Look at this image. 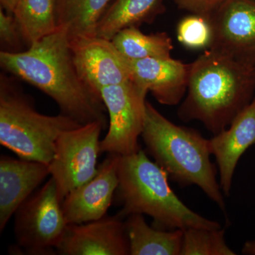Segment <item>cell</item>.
<instances>
[{
  "instance_id": "cell-1",
  "label": "cell",
  "mask_w": 255,
  "mask_h": 255,
  "mask_svg": "<svg viewBox=\"0 0 255 255\" xmlns=\"http://www.w3.org/2000/svg\"><path fill=\"white\" fill-rule=\"evenodd\" d=\"M1 68L39 89L64 114L82 125L100 122L107 127V112L100 94L79 75L66 28L33 43L24 51L0 52Z\"/></svg>"
},
{
  "instance_id": "cell-2",
  "label": "cell",
  "mask_w": 255,
  "mask_h": 255,
  "mask_svg": "<svg viewBox=\"0 0 255 255\" xmlns=\"http://www.w3.org/2000/svg\"><path fill=\"white\" fill-rule=\"evenodd\" d=\"M255 93L254 67L208 49L190 63L187 96L178 116L186 122L199 121L216 135L251 104Z\"/></svg>"
},
{
  "instance_id": "cell-3",
  "label": "cell",
  "mask_w": 255,
  "mask_h": 255,
  "mask_svg": "<svg viewBox=\"0 0 255 255\" xmlns=\"http://www.w3.org/2000/svg\"><path fill=\"white\" fill-rule=\"evenodd\" d=\"M141 137L149 155L172 180L184 187L198 186L226 212L217 169L210 159L209 139L172 123L147 101Z\"/></svg>"
},
{
  "instance_id": "cell-4",
  "label": "cell",
  "mask_w": 255,
  "mask_h": 255,
  "mask_svg": "<svg viewBox=\"0 0 255 255\" xmlns=\"http://www.w3.org/2000/svg\"><path fill=\"white\" fill-rule=\"evenodd\" d=\"M122 217L146 214L154 220V227L162 230L190 228H221L219 223L194 212L171 189L168 174L148 158L141 148L135 153L119 156L117 162Z\"/></svg>"
},
{
  "instance_id": "cell-5",
  "label": "cell",
  "mask_w": 255,
  "mask_h": 255,
  "mask_svg": "<svg viewBox=\"0 0 255 255\" xmlns=\"http://www.w3.org/2000/svg\"><path fill=\"white\" fill-rule=\"evenodd\" d=\"M16 87L1 75L0 144L19 158L49 164L60 134L82 124L64 114H40L31 100Z\"/></svg>"
},
{
  "instance_id": "cell-6",
  "label": "cell",
  "mask_w": 255,
  "mask_h": 255,
  "mask_svg": "<svg viewBox=\"0 0 255 255\" xmlns=\"http://www.w3.org/2000/svg\"><path fill=\"white\" fill-rule=\"evenodd\" d=\"M14 216L15 238L21 251L33 255L56 253L68 223L53 178L23 202Z\"/></svg>"
},
{
  "instance_id": "cell-7",
  "label": "cell",
  "mask_w": 255,
  "mask_h": 255,
  "mask_svg": "<svg viewBox=\"0 0 255 255\" xmlns=\"http://www.w3.org/2000/svg\"><path fill=\"white\" fill-rule=\"evenodd\" d=\"M105 128L100 122H92L65 130L57 139L49 169L61 203L97 174L100 135Z\"/></svg>"
},
{
  "instance_id": "cell-8",
  "label": "cell",
  "mask_w": 255,
  "mask_h": 255,
  "mask_svg": "<svg viewBox=\"0 0 255 255\" xmlns=\"http://www.w3.org/2000/svg\"><path fill=\"white\" fill-rule=\"evenodd\" d=\"M147 94L131 80L101 90L110 127L101 140L100 153L125 156L140 150L138 138L143 128Z\"/></svg>"
},
{
  "instance_id": "cell-9",
  "label": "cell",
  "mask_w": 255,
  "mask_h": 255,
  "mask_svg": "<svg viewBox=\"0 0 255 255\" xmlns=\"http://www.w3.org/2000/svg\"><path fill=\"white\" fill-rule=\"evenodd\" d=\"M209 20L208 49L255 68V0H225Z\"/></svg>"
},
{
  "instance_id": "cell-10",
  "label": "cell",
  "mask_w": 255,
  "mask_h": 255,
  "mask_svg": "<svg viewBox=\"0 0 255 255\" xmlns=\"http://www.w3.org/2000/svg\"><path fill=\"white\" fill-rule=\"evenodd\" d=\"M74 61L80 78L100 94L102 88L131 80L129 60L112 40L97 36L70 38Z\"/></svg>"
},
{
  "instance_id": "cell-11",
  "label": "cell",
  "mask_w": 255,
  "mask_h": 255,
  "mask_svg": "<svg viewBox=\"0 0 255 255\" xmlns=\"http://www.w3.org/2000/svg\"><path fill=\"white\" fill-rule=\"evenodd\" d=\"M123 217L119 214L81 224H68L57 254L128 255L130 248Z\"/></svg>"
},
{
  "instance_id": "cell-12",
  "label": "cell",
  "mask_w": 255,
  "mask_h": 255,
  "mask_svg": "<svg viewBox=\"0 0 255 255\" xmlns=\"http://www.w3.org/2000/svg\"><path fill=\"white\" fill-rule=\"evenodd\" d=\"M118 157L109 154L94 177L65 196L62 209L68 224H81L107 216L119 186Z\"/></svg>"
},
{
  "instance_id": "cell-13",
  "label": "cell",
  "mask_w": 255,
  "mask_h": 255,
  "mask_svg": "<svg viewBox=\"0 0 255 255\" xmlns=\"http://www.w3.org/2000/svg\"><path fill=\"white\" fill-rule=\"evenodd\" d=\"M131 81L161 105H177L187 91L190 64L169 58L130 61Z\"/></svg>"
},
{
  "instance_id": "cell-14",
  "label": "cell",
  "mask_w": 255,
  "mask_h": 255,
  "mask_svg": "<svg viewBox=\"0 0 255 255\" xmlns=\"http://www.w3.org/2000/svg\"><path fill=\"white\" fill-rule=\"evenodd\" d=\"M49 175V164L1 156L0 232L4 231L18 208Z\"/></svg>"
},
{
  "instance_id": "cell-15",
  "label": "cell",
  "mask_w": 255,
  "mask_h": 255,
  "mask_svg": "<svg viewBox=\"0 0 255 255\" xmlns=\"http://www.w3.org/2000/svg\"><path fill=\"white\" fill-rule=\"evenodd\" d=\"M255 144V96L227 128L209 139L211 155L216 157L220 185L225 195L231 194L233 174L241 156Z\"/></svg>"
},
{
  "instance_id": "cell-16",
  "label": "cell",
  "mask_w": 255,
  "mask_h": 255,
  "mask_svg": "<svg viewBox=\"0 0 255 255\" xmlns=\"http://www.w3.org/2000/svg\"><path fill=\"white\" fill-rule=\"evenodd\" d=\"M130 255H181L184 230L152 228L142 214L125 221Z\"/></svg>"
},
{
  "instance_id": "cell-17",
  "label": "cell",
  "mask_w": 255,
  "mask_h": 255,
  "mask_svg": "<svg viewBox=\"0 0 255 255\" xmlns=\"http://www.w3.org/2000/svg\"><path fill=\"white\" fill-rule=\"evenodd\" d=\"M162 11V0H115L101 18L96 35L112 40L124 28L150 23Z\"/></svg>"
},
{
  "instance_id": "cell-18",
  "label": "cell",
  "mask_w": 255,
  "mask_h": 255,
  "mask_svg": "<svg viewBox=\"0 0 255 255\" xmlns=\"http://www.w3.org/2000/svg\"><path fill=\"white\" fill-rule=\"evenodd\" d=\"M112 0H56L58 26L70 38L96 35L97 25Z\"/></svg>"
},
{
  "instance_id": "cell-19",
  "label": "cell",
  "mask_w": 255,
  "mask_h": 255,
  "mask_svg": "<svg viewBox=\"0 0 255 255\" xmlns=\"http://www.w3.org/2000/svg\"><path fill=\"white\" fill-rule=\"evenodd\" d=\"M12 14L28 47L58 28L56 0H18Z\"/></svg>"
},
{
  "instance_id": "cell-20",
  "label": "cell",
  "mask_w": 255,
  "mask_h": 255,
  "mask_svg": "<svg viewBox=\"0 0 255 255\" xmlns=\"http://www.w3.org/2000/svg\"><path fill=\"white\" fill-rule=\"evenodd\" d=\"M119 51L130 61L171 58L172 39L164 32L145 34L131 26L118 32L112 39Z\"/></svg>"
},
{
  "instance_id": "cell-21",
  "label": "cell",
  "mask_w": 255,
  "mask_h": 255,
  "mask_svg": "<svg viewBox=\"0 0 255 255\" xmlns=\"http://www.w3.org/2000/svg\"><path fill=\"white\" fill-rule=\"evenodd\" d=\"M228 246L226 231L221 228L184 230L181 255H236Z\"/></svg>"
},
{
  "instance_id": "cell-22",
  "label": "cell",
  "mask_w": 255,
  "mask_h": 255,
  "mask_svg": "<svg viewBox=\"0 0 255 255\" xmlns=\"http://www.w3.org/2000/svg\"><path fill=\"white\" fill-rule=\"evenodd\" d=\"M177 39L191 49L209 48L211 41L209 18L196 14L184 18L178 25Z\"/></svg>"
},
{
  "instance_id": "cell-23",
  "label": "cell",
  "mask_w": 255,
  "mask_h": 255,
  "mask_svg": "<svg viewBox=\"0 0 255 255\" xmlns=\"http://www.w3.org/2000/svg\"><path fill=\"white\" fill-rule=\"evenodd\" d=\"M23 40L21 30L13 16L0 8V41L1 47H6L2 51L16 53L20 52V46Z\"/></svg>"
},
{
  "instance_id": "cell-24",
  "label": "cell",
  "mask_w": 255,
  "mask_h": 255,
  "mask_svg": "<svg viewBox=\"0 0 255 255\" xmlns=\"http://www.w3.org/2000/svg\"><path fill=\"white\" fill-rule=\"evenodd\" d=\"M181 9L209 18L225 0H172Z\"/></svg>"
},
{
  "instance_id": "cell-25",
  "label": "cell",
  "mask_w": 255,
  "mask_h": 255,
  "mask_svg": "<svg viewBox=\"0 0 255 255\" xmlns=\"http://www.w3.org/2000/svg\"><path fill=\"white\" fill-rule=\"evenodd\" d=\"M18 1V0H0L1 7L6 12L12 14Z\"/></svg>"
},
{
  "instance_id": "cell-26",
  "label": "cell",
  "mask_w": 255,
  "mask_h": 255,
  "mask_svg": "<svg viewBox=\"0 0 255 255\" xmlns=\"http://www.w3.org/2000/svg\"><path fill=\"white\" fill-rule=\"evenodd\" d=\"M242 253L244 255H255V241H247L243 246Z\"/></svg>"
}]
</instances>
